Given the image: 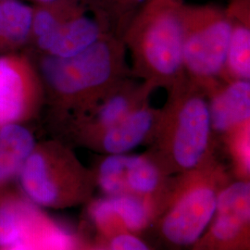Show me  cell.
I'll list each match as a JSON object with an SVG mask.
<instances>
[{
	"mask_svg": "<svg viewBox=\"0 0 250 250\" xmlns=\"http://www.w3.org/2000/svg\"><path fill=\"white\" fill-rule=\"evenodd\" d=\"M34 3V5H42V4H47L50 2H53L56 0H30Z\"/></svg>",
	"mask_w": 250,
	"mask_h": 250,
	"instance_id": "cell-24",
	"label": "cell"
},
{
	"mask_svg": "<svg viewBox=\"0 0 250 250\" xmlns=\"http://www.w3.org/2000/svg\"><path fill=\"white\" fill-rule=\"evenodd\" d=\"M184 0H151L122 36L134 78L166 92L188 78L183 55Z\"/></svg>",
	"mask_w": 250,
	"mask_h": 250,
	"instance_id": "cell-2",
	"label": "cell"
},
{
	"mask_svg": "<svg viewBox=\"0 0 250 250\" xmlns=\"http://www.w3.org/2000/svg\"><path fill=\"white\" fill-rule=\"evenodd\" d=\"M250 217V183H232L217 196L211 234L218 242L233 241L247 229Z\"/></svg>",
	"mask_w": 250,
	"mask_h": 250,
	"instance_id": "cell-14",
	"label": "cell"
},
{
	"mask_svg": "<svg viewBox=\"0 0 250 250\" xmlns=\"http://www.w3.org/2000/svg\"><path fill=\"white\" fill-rule=\"evenodd\" d=\"M0 1H2V0H0Z\"/></svg>",
	"mask_w": 250,
	"mask_h": 250,
	"instance_id": "cell-26",
	"label": "cell"
},
{
	"mask_svg": "<svg viewBox=\"0 0 250 250\" xmlns=\"http://www.w3.org/2000/svg\"><path fill=\"white\" fill-rule=\"evenodd\" d=\"M45 108V90L36 62L27 52L0 56V127L29 124Z\"/></svg>",
	"mask_w": 250,
	"mask_h": 250,
	"instance_id": "cell-7",
	"label": "cell"
},
{
	"mask_svg": "<svg viewBox=\"0 0 250 250\" xmlns=\"http://www.w3.org/2000/svg\"><path fill=\"white\" fill-rule=\"evenodd\" d=\"M111 250H150L146 245L131 234L117 235L110 244Z\"/></svg>",
	"mask_w": 250,
	"mask_h": 250,
	"instance_id": "cell-22",
	"label": "cell"
},
{
	"mask_svg": "<svg viewBox=\"0 0 250 250\" xmlns=\"http://www.w3.org/2000/svg\"><path fill=\"white\" fill-rule=\"evenodd\" d=\"M92 171L95 184L107 196L150 195L163 186L169 174L150 152L106 155Z\"/></svg>",
	"mask_w": 250,
	"mask_h": 250,
	"instance_id": "cell-8",
	"label": "cell"
},
{
	"mask_svg": "<svg viewBox=\"0 0 250 250\" xmlns=\"http://www.w3.org/2000/svg\"><path fill=\"white\" fill-rule=\"evenodd\" d=\"M47 216L14 186L0 192V249L29 239Z\"/></svg>",
	"mask_w": 250,
	"mask_h": 250,
	"instance_id": "cell-12",
	"label": "cell"
},
{
	"mask_svg": "<svg viewBox=\"0 0 250 250\" xmlns=\"http://www.w3.org/2000/svg\"><path fill=\"white\" fill-rule=\"evenodd\" d=\"M206 96L214 134H227L250 123V81H219Z\"/></svg>",
	"mask_w": 250,
	"mask_h": 250,
	"instance_id": "cell-13",
	"label": "cell"
},
{
	"mask_svg": "<svg viewBox=\"0 0 250 250\" xmlns=\"http://www.w3.org/2000/svg\"><path fill=\"white\" fill-rule=\"evenodd\" d=\"M33 6L32 30L28 45H31L37 38L51 33L88 8V2L87 0H56L47 4Z\"/></svg>",
	"mask_w": 250,
	"mask_h": 250,
	"instance_id": "cell-19",
	"label": "cell"
},
{
	"mask_svg": "<svg viewBox=\"0 0 250 250\" xmlns=\"http://www.w3.org/2000/svg\"><path fill=\"white\" fill-rule=\"evenodd\" d=\"M34 6L20 0L0 1V56L29 44Z\"/></svg>",
	"mask_w": 250,
	"mask_h": 250,
	"instance_id": "cell-18",
	"label": "cell"
},
{
	"mask_svg": "<svg viewBox=\"0 0 250 250\" xmlns=\"http://www.w3.org/2000/svg\"><path fill=\"white\" fill-rule=\"evenodd\" d=\"M250 123L238 126L224 134L230 144L232 159L237 169L245 175L250 173Z\"/></svg>",
	"mask_w": 250,
	"mask_h": 250,
	"instance_id": "cell-21",
	"label": "cell"
},
{
	"mask_svg": "<svg viewBox=\"0 0 250 250\" xmlns=\"http://www.w3.org/2000/svg\"><path fill=\"white\" fill-rule=\"evenodd\" d=\"M151 0H87L88 6L107 25L111 35L122 38L138 10Z\"/></svg>",
	"mask_w": 250,
	"mask_h": 250,
	"instance_id": "cell-20",
	"label": "cell"
},
{
	"mask_svg": "<svg viewBox=\"0 0 250 250\" xmlns=\"http://www.w3.org/2000/svg\"><path fill=\"white\" fill-rule=\"evenodd\" d=\"M166 93L150 153L168 173H183L213 160L208 103L204 90L188 77Z\"/></svg>",
	"mask_w": 250,
	"mask_h": 250,
	"instance_id": "cell-3",
	"label": "cell"
},
{
	"mask_svg": "<svg viewBox=\"0 0 250 250\" xmlns=\"http://www.w3.org/2000/svg\"><path fill=\"white\" fill-rule=\"evenodd\" d=\"M0 250H41L36 242L27 241L14 246L1 248Z\"/></svg>",
	"mask_w": 250,
	"mask_h": 250,
	"instance_id": "cell-23",
	"label": "cell"
},
{
	"mask_svg": "<svg viewBox=\"0 0 250 250\" xmlns=\"http://www.w3.org/2000/svg\"><path fill=\"white\" fill-rule=\"evenodd\" d=\"M95 179L71 146L60 138L37 142L20 172L17 187L39 208H63L89 197Z\"/></svg>",
	"mask_w": 250,
	"mask_h": 250,
	"instance_id": "cell-4",
	"label": "cell"
},
{
	"mask_svg": "<svg viewBox=\"0 0 250 250\" xmlns=\"http://www.w3.org/2000/svg\"></svg>",
	"mask_w": 250,
	"mask_h": 250,
	"instance_id": "cell-25",
	"label": "cell"
},
{
	"mask_svg": "<svg viewBox=\"0 0 250 250\" xmlns=\"http://www.w3.org/2000/svg\"><path fill=\"white\" fill-rule=\"evenodd\" d=\"M183 55L187 76L207 92L221 81L232 31L225 8L190 5L183 8Z\"/></svg>",
	"mask_w": 250,
	"mask_h": 250,
	"instance_id": "cell-5",
	"label": "cell"
},
{
	"mask_svg": "<svg viewBox=\"0 0 250 250\" xmlns=\"http://www.w3.org/2000/svg\"><path fill=\"white\" fill-rule=\"evenodd\" d=\"M250 2L231 0L225 8L232 21L222 81H250Z\"/></svg>",
	"mask_w": 250,
	"mask_h": 250,
	"instance_id": "cell-15",
	"label": "cell"
},
{
	"mask_svg": "<svg viewBox=\"0 0 250 250\" xmlns=\"http://www.w3.org/2000/svg\"><path fill=\"white\" fill-rule=\"evenodd\" d=\"M36 143L27 124L0 127V192L17 185L20 172Z\"/></svg>",
	"mask_w": 250,
	"mask_h": 250,
	"instance_id": "cell-16",
	"label": "cell"
},
{
	"mask_svg": "<svg viewBox=\"0 0 250 250\" xmlns=\"http://www.w3.org/2000/svg\"><path fill=\"white\" fill-rule=\"evenodd\" d=\"M99 199L89 208V214L99 228H107L118 219L132 232L142 230L149 219V210L139 196L124 194Z\"/></svg>",
	"mask_w": 250,
	"mask_h": 250,
	"instance_id": "cell-17",
	"label": "cell"
},
{
	"mask_svg": "<svg viewBox=\"0 0 250 250\" xmlns=\"http://www.w3.org/2000/svg\"><path fill=\"white\" fill-rule=\"evenodd\" d=\"M156 90L152 83L130 76L87 111L67 120L55 129L71 141L103 130L120 123L150 102Z\"/></svg>",
	"mask_w": 250,
	"mask_h": 250,
	"instance_id": "cell-9",
	"label": "cell"
},
{
	"mask_svg": "<svg viewBox=\"0 0 250 250\" xmlns=\"http://www.w3.org/2000/svg\"><path fill=\"white\" fill-rule=\"evenodd\" d=\"M29 54L40 73L44 110L54 128L87 111L132 76L125 44L112 35L68 58Z\"/></svg>",
	"mask_w": 250,
	"mask_h": 250,
	"instance_id": "cell-1",
	"label": "cell"
},
{
	"mask_svg": "<svg viewBox=\"0 0 250 250\" xmlns=\"http://www.w3.org/2000/svg\"><path fill=\"white\" fill-rule=\"evenodd\" d=\"M110 35L104 21L88 6L51 33L37 38L31 45L34 53L68 58L81 53Z\"/></svg>",
	"mask_w": 250,
	"mask_h": 250,
	"instance_id": "cell-11",
	"label": "cell"
},
{
	"mask_svg": "<svg viewBox=\"0 0 250 250\" xmlns=\"http://www.w3.org/2000/svg\"><path fill=\"white\" fill-rule=\"evenodd\" d=\"M182 174L187 190L168 211L161 228L168 241L188 246L197 241L212 221L218 196L214 185L224 170L213 159Z\"/></svg>",
	"mask_w": 250,
	"mask_h": 250,
	"instance_id": "cell-6",
	"label": "cell"
},
{
	"mask_svg": "<svg viewBox=\"0 0 250 250\" xmlns=\"http://www.w3.org/2000/svg\"><path fill=\"white\" fill-rule=\"evenodd\" d=\"M159 113L160 107L148 102L116 125L84 134L72 142L106 155L130 153L151 142Z\"/></svg>",
	"mask_w": 250,
	"mask_h": 250,
	"instance_id": "cell-10",
	"label": "cell"
}]
</instances>
